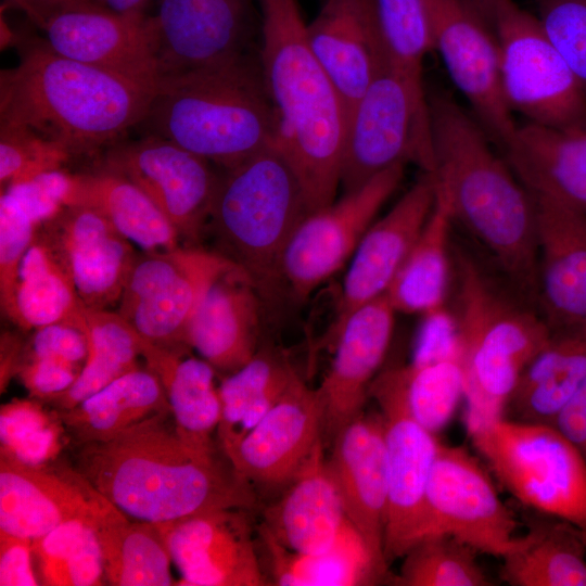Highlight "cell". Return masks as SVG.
Listing matches in <instances>:
<instances>
[{
    "label": "cell",
    "instance_id": "6da1fadb",
    "mask_svg": "<svg viewBox=\"0 0 586 586\" xmlns=\"http://www.w3.org/2000/svg\"><path fill=\"white\" fill-rule=\"evenodd\" d=\"M434 173L458 220L535 307L538 251L533 198L484 129L446 94L428 97Z\"/></svg>",
    "mask_w": 586,
    "mask_h": 586
},
{
    "label": "cell",
    "instance_id": "7a4b0ae2",
    "mask_svg": "<svg viewBox=\"0 0 586 586\" xmlns=\"http://www.w3.org/2000/svg\"><path fill=\"white\" fill-rule=\"evenodd\" d=\"M76 469L128 518L164 523L224 508L251 509L254 488L189 447L170 412L105 441L80 444Z\"/></svg>",
    "mask_w": 586,
    "mask_h": 586
},
{
    "label": "cell",
    "instance_id": "3957f363",
    "mask_svg": "<svg viewBox=\"0 0 586 586\" xmlns=\"http://www.w3.org/2000/svg\"><path fill=\"white\" fill-rule=\"evenodd\" d=\"M259 61L277 119V143L308 213L335 201L347 125L344 101L316 56L297 0H258Z\"/></svg>",
    "mask_w": 586,
    "mask_h": 586
},
{
    "label": "cell",
    "instance_id": "277c9868",
    "mask_svg": "<svg viewBox=\"0 0 586 586\" xmlns=\"http://www.w3.org/2000/svg\"><path fill=\"white\" fill-rule=\"evenodd\" d=\"M18 64L0 75V122L25 126L71 155L112 145L141 125L153 87L26 40Z\"/></svg>",
    "mask_w": 586,
    "mask_h": 586
},
{
    "label": "cell",
    "instance_id": "5b68a950",
    "mask_svg": "<svg viewBox=\"0 0 586 586\" xmlns=\"http://www.w3.org/2000/svg\"><path fill=\"white\" fill-rule=\"evenodd\" d=\"M141 125L224 169L275 145L259 49L160 80Z\"/></svg>",
    "mask_w": 586,
    "mask_h": 586
},
{
    "label": "cell",
    "instance_id": "8992f818",
    "mask_svg": "<svg viewBox=\"0 0 586 586\" xmlns=\"http://www.w3.org/2000/svg\"><path fill=\"white\" fill-rule=\"evenodd\" d=\"M456 317L467 429L505 415L521 373L551 329L530 303L498 285L467 253L455 250Z\"/></svg>",
    "mask_w": 586,
    "mask_h": 586
},
{
    "label": "cell",
    "instance_id": "52a82bcc",
    "mask_svg": "<svg viewBox=\"0 0 586 586\" xmlns=\"http://www.w3.org/2000/svg\"><path fill=\"white\" fill-rule=\"evenodd\" d=\"M308 214L298 178L275 144L225 169L208 222L220 254L241 267L265 297L282 281L283 250Z\"/></svg>",
    "mask_w": 586,
    "mask_h": 586
},
{
    "label": "cell",
    "instance_id": "ba28073f",
    "mask_svg": "<svg viewBox=\"0 0 586 586\" xmlns=\"http://www.w3.org/2000/svg\"><path fill=\"white\" fill-rule=\"evenodd\" d=\"M468 433L517 500L586 531V459L556 426L501 417Z\"/></svg>",
    "mask_w": 586,
    "mask_h": 586
},
{
    "label": "cell",
    "instance_id": "9c48e42d",
    "mask_svg": "<svg viewBox=\"0 0 586 586\" xmlns=\"http://www.w3.org/2000/svg\"><path fill=\"white\" fill-rule=\"evenodd\" d=\"M492 28L499 46L502 92L512 113L555 129L586 120V98L537 16L504 0Z\"/></svg>",
    "mask_w": 586,
    "mask_h": 586
},
{
    "label": "cell",
    "instance_id": "30bf717a",
    "mask_svg": "<svg viewBox=\"0 0 586 586\" xmlns=\"http://www.w3.org/2000/svg\"><path fill=\"white\" fill-rule=\"evenodd\" d=\"M409 161L434 173L430 117L388 65L348 112L340 186L351 192Z\"/></svg>",
    "mask_w": 586,
    "mask_h": 586
},
{
    "label": "cell",
    "instance_id": "8fae6325",
    "mask_svg": "<svg viewBox=\"0 0 586 586\" xmlns=\"http://www.w3.org/2000/svg\"><path fill=\"white\" fill-rule=\"evenodd\" d=\"M237 266L200 249L145 252L136 257L117 313L153 344L188 346L190 323L207 291Z\"/></svg>",
    "mask_w": 586,
    "mask_h": 586
},
{
    "label": "cell",
    "instance_id": "7c38bea8",
    "mask_svg": "<svg viewBox=\"0 0 586 586\" xmlns=\"http://www.w3.org/2000/svg\"><path fill=\"white\" fill-rule=\"evenodd\" d=\"M383 418L388 502L384 533L387 564L431 533L426 487L440 442L411 413L396 366L369 387Z\"/></svg>",
    "mask_w": 586,
    "mask_h": 586
},
{
    "label": "cell",
    "instance_id": "4fadbf2b",
    "mask_svg": "<svg viewBox=\"0 0 586 586\" xmlns=\"http://www.w3.org/2000/svg\"><path fill=\"white\" fill-rule=\"evenodd\" d=\"M404 166L382 171L300 222L280 262L281 280L296 298L308 297L349 262L375 215L399 186Z\"/></svg>",
    "mask_w": 586,
    "mask_h": 586
},
{
    "label": "cell",
    "instance_id": "5bb4252c",
    "mask_svg": "<svg viewBox=\"0 0 586 586\" xmlns=\"http://www.w3.org/2000/svg\"><path fill=\"white\" fill-rule=\"evenodd\" d=\"M433 49L474 118L500 151L518 125L501 87L499 46L492 26L463 0H425Z\"/></svg>",
    "mask_w": 586,
    "mask_h": 586
},
{
    "label": "cell",
    "instance_id": "9a60e30c",
    "mask_svg": "<svg viewBox=\"0 0 586 586\" xmlns=\"http://www.w3.org/2000/svg\"><path fill=\"white\" fill-rule=\"evenodd\" d=\"M426 508L430 535L449 534L477 552L500 559L515 543L512 511L482 464L462 447L438 444Z\"/></svg>",
    "mask_w": 586,
    "mask_h": 586
},
{
    "label": "cell",
    "instance_id": "2e32d148",
    "mask_svg": "<svg viewBox=\"0 0 586 586\" xmlns=\"http://www.w3.org/2000/svg\"><path fill=\"white\" fill-rule=\"evenodd\" d=\"M207 160L157 135L116 142L105 169L139 187L161 209L179 237L195 239L208 222L220 176Z\"/></svg>",
    "mask_w": 586,
    "mask_h": 586
},
{
    "label": "cell",
    "instance_id": "e0dca14e",
    "mask_svg": "<svg viewBox=\"0 0 586 586\" xmlns=\"http://www.w3.org/2000/svg\"><path fill=\"white\" fill-rule=\"evenodd\" d=\"M153 18L158 81L256 51L258 0H161Z\"/></svg>",
    "mask_w": 586,
    "mask_h": 586
},
{
    "label": "cell",
    "instance_id": "ac0fdd59",
    "mask_svg": "<svg viewBox=\"0 0 586 586\" xmlns=\"http://www.w3.org/2000/svg\"><path fill=\"white\" fill-rule=\"evenodd\" d=\"M122 514L77 469L0 453V531L34 540L68 521L97 528Z\"/></svg>",
    "mask_w": 586,
    "mask_h": 586
},
{
    "label": "cell",
    "instance_id": "d6986e66",
    "mask_svg": "<svg viewBox=\"0 0 586 586\" xmlns=\"http://www.w3.org/2000/svg\"><path fill=\"white\" fill-rule=\"evenodd\" d=\"M249 510L224 508L156 523L180 573V585H269Z\"/></svg>",
    "mask_w": 586,
    "mask_h": 586
},
{
    "label": "cell",
    "instance_id": "ffe728a7",
    "mask_svg": "<svg viewBox=\"0 0 586 586\" xmlns=\"http://www.w3.org/2000/svg\"><path fill=\"white\" fill-rule=\"evenodd\" d=\"M41 30L47 44L63 56L157 87L153 16L116 13L95 4L59 13Z\"/></svg>",
    "mask_w": 586,
    "mask_h": 586
},
{
    "label": "cell",
    "instance_id": "44dd1931",
    "mask_svg": "<svg viewBox=\"0 0 586 586\" xmlns=\"http://www.w3.org/2000/svg\"><path fill=\"white\" fill-rule=\"evenodd\" d=\"M322 406L316 388L294 377L269 412L226 457L252 487H285L322 438Z\"/></svg>",
    "mask_w": 586,
    "mask_h": 586
},
{
    "label": "cell",
    "instance_id": "7402d4cb",
    "mask_svg": "<svg viewBox=\"0 0 586 586\" xmlns=\"http://www.w3.org/2000/svg\"><path fill=\"white\" fill-rule=\"evenodd\" d=\"M41 227L38 233L66 268L88 309H107L119 302L137 257L129 239L85 205L66 206Z\"/></svg>",
    "mask_w": 586,
    "mask_h": 586
},
{
    "label": "cell",
    "instance_id": "603a6c76",
    "mask_svg": "<svg viewBox=\"0 0 586 586\" xmlns=\"http://www.w3.org/2000/svg\"><path fill=\"white\" fill-rule=\"evenodd\" d=\"M395 310L384 295L355 310L331 339L333 359L316 388L322 406V438L336 434L364 412L369 387L386 356Z\"/></svg>",
    "mask_w": 586,
    "mask_h": 586
},
{
    "label": "cell",
    "instance_id": "cb8c5ba5",
    "mask_svg": "<svg viewBox=\"0 0 586 586\" xmlns=\"http://www.w3.org/2000/svg\"><path fill=\"white\" fill-rule=\"evenodd\" d=\"M434 202L435 178L424 173L383 217L372 222L349 259L330 341L355 310L386 293Z\"/></svg>",
    "mask_w": 586,
    "mask_h": 586
},
{
    "label": "cell",
    "instance_id": "d4e9b609",
    "mask_svg": "<svg viewBox=\"0 0 586 586\" xmlns=\"http://www.w3.org/2000/svg\"><path fill=\"white\" fill-rule=\"evenodd\" d=\"M331 448L327 464L346 518L373 556L388 566L384 556L388 477L380 411L360 413L336 434Z\"/></svg>",
    "mask_w": 586,
    "mask_h": 586
},
{
    "label": "cell",
    "instance_id": "484cf974",
    "mask_svg": "<svg viewBox=\"0 0 586 586\" xmlns=\"http://www.w3.org/2000/svg\"><path fill=\"white\" fill-rule=\"evenodd\" d=\"M536 216L535 308L551 330L586 321V218L531 193Z\"/></svg>",
    "mask_w": 586,
    "mask_h": 586
},
{
    "label": "cell",
    "instance_id": "4316f807",
    "mask_svg": "<svg viewBox=\"0 0 586 586\" xmlns=\"http://www.w3.org/2000/svg\"><path fill=\"white\" fill-rule=\"evenodd\" d=\"M307 37L348 115L388 66L375 0H321L317 14L307 23Z\"/></svg>",
    "mask_w": 586,
    "mask_h": 586
},
{
    "label": "cell",
    "instance_id": "83f0119b",
    "mask_svg": "<svg viewBox=\"0 0 586 586\" xmlns=\"http://www.w3.org/2000/svg\"><path fill=\"white\" fill-rule=\"evenodd\" d=\"M320 441L282 495L263 512L258 528L285 548L321 552L331 548L349 523L331 477Z\"/></svg>",
    "mask_w": 586,
    "mask_h": 586
},
{
    "label": "cell",
    "instance_id": "f1b7e54d",
    "mask_svg": "<svg viewBox=\"0 0 586 586\" xmlns=\"http://www.w3.org/2000/svg\"><path fill=\"white\" fill-rule=\"evenodd\" d=\"M252 278L239 266L207 291L188 332V346L216 370L233 372L257 353L262 301Z\"/></svg>",
    "mask_w": 586,
    "mask_h": 586
},
{
    "label": "cell",
    "instance_id": "f546056e",
    "mask_svg": "<svg viewBox=\"0 0 586 586\" xmlns=\"http://www.w3.org/2000/svg\"><path fill=\"white\" fill-rule=\"evenodd\" d=\"M501 152L530 193L586 218V120L565 129L518 125Z\"/></svg>",
    "mask_w": 586,
    "mask_h": 586
},
{
    "label": "cell",
    "instance_id": "4dcf8cb0",
    "mask_svg": "<svg viewBox=\"0 0 586 586\" xmlns=\"http://www.w3.org/2000/svg\"><path fill=\"white\" fill-rule=\"evenodd\" d=\"M179 349L143 339L141 356L164 388L179 437L195 451L215 457L221 416L216 369L203 358L183 356Z\"/></svg>",
    "mask_w": 586,
    "mask_h": 586
},
{
    "label": "cell",
    "instance_id": "1f68e13d",
    "mask_svg": "<svg viewBox=\"0 0 586 586\" xmlns=\"http://www.w3.org/2000/svg\"><path fill=\"white\" fill-rule=\"evenodd\" d=\"M586 381V321L551 330L520 375L504 417L552 425Z\"/></svg>",
    "mask_w": 586,
    "mask_h": 586
},
{
    "label": "cell",
    "instance_id": "d6a6232c",
    "mask_svg": "<svg viewBox=\"0 0 586 586\" xmlns=\"http://www.w3.org/2000/svg\"><path fill=\"white\" fill-rule=\"evenodd\" d=\"M257 533L269 585L364 586L379 584L388 575V566L373 556L351 522L331 548L314 553L290 550L260 528Z\"/></svg>",
    "mask_w": 586,
    "mask_h": 586
},
{
    "label": "cell",
    "instance_id": "836d02e7",
    "mask_svg": "<svg viewBox=\"0 0 586 586\" xmlns=\"http://www.w3.org/2000/svg\"><path fill=\"white\" fill-rule=\"evenodd\" d=\"M542 515L501 558V579L512 586H586V531Z\"/></svg>",
    "mask_w": 586,
    "mask_h": 586
},
{
    "label": "cell",
    "instance_id": "e575fe53",
    "mask_svg": "<svg viewBox=\"0 0 586 586\" xmlns=\"http://www.w3.org/2000/svg\"><path fill=\"white\" fill-rule=\"evenodd\" d=\"M170 412L164 388L149 368H137L76 406L59 410L76 443L110 440L140 422Z\"/></svg>",
    "mask_w": 586,
    "mask_h": 586
},
{
    "label": "cell",
    "instance_id": "d590c367",
    "mask_svg": "<svg viewBox=\"0 0 586 586\" xmlns=\"http://www.w3.org/2000/svg\"><path fill=\"white\" fill-rule=\"evenodd\" d=\"M453 220L449 201L435 181L433 209L385 293L395 313L425 317L444 311Z\"/></svg>",
    "mask_w": 586,
    "mask_h": 586
},
{
    "label": "cell",
    "instance_id": "8d00e7d4",
    "mask_svg": "<svg viewBox=\"0 0 586 586\" xmlns=\"http://www.w3.org/2000/svg\"><path fill=\"white\" fill-rule=\"evenodd\" d=\"M71 205L94 208L145 252L179 246V234L155 203L130 180L111 170L74 175Z\"/></svg>",
    "mask_w": 586,
    "mask_h": 586
},
{
    "label": "cell",
    "instance_id": "74e56055",
    "mask_svg": "<svg viewBox=\"0 0 586 586\" xmlns=\"http://www.w3.org/2000/svg\"><path fill=\"white\" fill-rule=\"evenodd\" d=\"M296 373L285 355L262 349L222 380L217 441L226 457L279 402Z\"/></svg>",
    "mask_w": 586,
    "mask_h": 586
},
{
    "label": "cell",
    "instance_id": "f35d334b",
    "mask_svg": "<svg viewBox=\"0 0 586 586\" xmlns=\"http://www.w3.org/2000/svg\"><path fill=\"white\" fill-rule=\"evenodd\" d=\"M87 310L66 268L36 230L20 266L12 321L23 329L55 322L84 328Z\"/></svg>",
    "mask_w": 586,
    "mask_h": 586
},
{
    "label": "cell",
    "instance_id": "ab89813d",
    "mask_svg": "<svg viewBox=\"0 0 586 586\" xmlns=\"http://www.w3.org/2000/svg\"><path fill=\"white\" fill-rule=\"evenodd\" d=\"M105 578L114 586H168L173 563L156 523L122 514L97 528Z\"/></svg>",
    "mask_w": 586,
    "mask_h": 586
},
{
    "label": "cell",
    "instance_id": "60d3db41",
    "mask_svg": "<svg viewBox=\"0 0 586 586\" xmlns=\"http://www.w3.org/2000/svg\"><path fill=\"white\" fill-rule=\"evenodd\" d=\"M88 356L73 385L52 400L71 409L119 377L139 368L143 337L118 313L87 310Z\"/></svg>",
    "mask_w": 586,
    "mask_h": 586
},
{
    "label": "cell",
    "instance_id": "b9f144b4",
    "mask_svg": "<svg viewBox=\"0 0 586 586\" xmlns=\"http://www.w3.org/2000/svg\"><path fill=\"white\" fill-rule=\"evenodd\" d=\"M41 584L100 586L106 582L95 527L84 521L65 522L33 540Z\"/></svg>",
    "mask_w": 586,
    "mask_h": 586
},
{
    "label": "cell",
    "instance_id": "7bdbcfd3",
    "mask_svg": "<svg viewBox=\"0 0 586 586\" xmlns=\"http://www.w3.org/2000/svg\"><path fill=\"white\" fill-rule=\"evenodd\" d=\"M396 368L411 413L435 434L448 423L464 398L458 346L448 354L428 359L412 358L409 364Z\"/></svg>",
    "mask_w": 586,
    "mask_h": 586
},
{
    "label": "cell",
    "instance_id": "ee69618b",
    "mask_svg": "<svg viewBox=\"0 0 586 586\" xmlns=\"http://www.w3.org/2000/svg\"><path fill=\"white\" fill-rule=\"evenodd\" d=\"M476 550L449 534L430 535L411 546L392 582L400 586H488Z\"/></svg>",
    "mask_w": 586,
    "mask_h": 586
},
{
    "label": "cell",
    "instance_id": "f6af8a7d",
    "mask_svg": "<svg viewBox=\"0 0 586 586\" xmlns=\"http://www.w3.org/2000/svg\"><path fill=\"white\" fill-rule=\"evenodd\" d=\"M390 67L413 93L424 91L423 62L433 50L425 0H375Z\"/></svg>",
    "mask_w": 586,
    "mask_h": 586
},
{
    "label": "cell",
    "instance_id": "bcb514c9",
    "mask_svg": "<svg viewBox=\"0 0 586 586\" xmlns=\"http://www.w3.org/2000/svg\"><path fill=\"white\" fill-rule=\"evenodd\" d=\"M34 399H13L0 410V451L28 464L55 460L63 446L64 428Z\"/></svg>",
    "mask_w": 586,
    "mask_h": 586
},
{
    "label": "cell",
    "instance_id": "7dc6e473",
    "mask_svg": "<svg viewBox=\"0 0 586 586\" xmlns=\"http://www.w3.org/2000/svg\"><path fill=\"white\" fill-rule=\"evenodd\" d=\"M71 154L34 130L0 122V182L11 186L59 170Z\"/></svg>",
    "mask_w": 586,
    "mask_h": 586
},
{
    "label": "cell",
    "instance_id": "c3c4849f",
    "mask_svg": "<svg viewBox=\"0 0 586 586\" xmlns=\"http://www.w3.org/2000/svg\"><path fill=\"white\" fill-rule=\"evenodd\" d=\"M537 17L586 98V0H538Z\"/></svg>",
    "mask_w": 586,
    "mask_h": 586
},
{
    "label": "cell",
    "instance_id": "681fc988",
    "mask_svg": "<svg viewBox=\"0 0 586 586\" xmlns=\"http://www.w3.org/2000/svg\"><path fill=\"white\" fill-rule=\"evenodd\" d=\"M38 225L8 192L0 198V302L11 320L15 310V292L20 266L34 241Z\"/></svg>",
    "mask_w": 586,
    "mask_h": 586
},
{
    "label": "cell",
    "instance_id": "f907efd6",
    "mask_svg": "<svg viewBox=\"0 0 586 586\" xmlns=\"http://www.w3.org/2000/svg\"><path fill=\"white\" fill-rule=\"evenodd\" d=\"M73 189L74 175L59 169L8 186L5 192L10 193L40 227L68 206Z\"/></svg>",
    "mask_w": 586,
    "mask_h": 586
},
{
    "label": "cell",
    "instance_id": "816d5d0a",
    "mask_svg": "<svg viewBox=\"0 0 586 586\" xmlns=\"http://www.w3.org/2000/svg\"><path fill=\"white\" fill-rule=\"evenodd\" d=\"M31 356L59 360L82 369L88 356L86 327L55 322L36 329L31 340Z\"/></svg>",
    "mask_w": 586,
    "mask_h": 586
},
{
    "label": "cell",
    "instance_id": "f5cc1de1",
    "mask_svg": "<svg viewBox=\"0 0 586 586\" xmlns=\"http://www.w3.org/2000/svg\"><path fill=\"white\" fill-rule=\"evenodd\" d=\"M80 371L81 368L66 362L30 356L17 373L34 398L52 402L73 385Z\"/></svg>",
    "mask_w": 586,
    "mask_h": 586
},
{
    "label": "cell",
    "instance_id": "db71d44e",
    "mask_svg": "<svg viewBox=\"0 0 586 586\" xmlns=\"http://www.w3.org/2000/svg\"><path fill=\"white\" fill-rule=\"evenodd\" d=\"M33 540L0 531V585L36 586Z\"/></svg>",
    "mask_w": 586,
    "mask_h": 586
},
{
    "label": "cell",
    "instance_id": "11a10c76",
    "mask_svg": "<svg viewBox=\"0 0 586 586\" xmlns=\"http://www.w3.org/2000/svg\"><path fill=\"white\" fill-rule=\"evenodd\" d=\"M586 459V381L557 416L553 424Z\"/></svg>",
    "mask_w": 586,
    "mask_h": 586
},
{
    "label": "cell",
    "instance_id": "9f6ffc18",
    "mask_svg": "<svg viewBox=\"0 0 586 586\" xmlns=\"http://www.w3.org/2000/svg\"><path fill=\"white\" fill-rule=\"evenodd\" d=\"M95 4L97 0H3L4 7L21 10L40 29L59 13Z\"/></svg>",
    "mask_w": 586,
    "mask_h": 586
},
{
    "label": "cell",
    "instance_id": "6f0895ef",
    "mask_svg": "<svg viewBox=\"0 0 586 586\" xmlns=\"http://www.w3.org/2000/svg\"><path fill=\"white\" fill-rule=\"evenodd\" d=\"M98 3L116 13L145 14L151 0H97Z\"/></svg>",
    "mask_w": 586,
    "mask_h": 586
},
{
    "label": "cell",
    "instance_id": "680465c9",
    "mask_svg": "<svg viewBox=\"0 0 586 586\" xmlns=\"http://www.w3.org/2000/svg\"><path fill=\"white\" fill-rule=\"evenodd\" d=\"M471 7L486 23L492 26V21L498 5L504 0H463Z\"/></svg>",
    "mask_w": 586,
    "mask_h": 586
}]
</instances>
